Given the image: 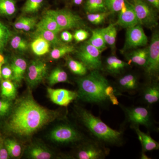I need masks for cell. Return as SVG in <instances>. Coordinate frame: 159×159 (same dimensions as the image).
Listing matches in <instances>:
<instances>
[{
    "label": "cell",
    "instance_id": "obj_43",
    "mask_svg": "<svg viewBox=\"0 0 159 159\" xmlns=\"http://www.w3.org/2000/svg\"><path fill=\"white\" fill-rule=\"evenodd\" d=\"M9 157V153L4 144V140L0 137V159H8Z\"/></svg>",
    "mask_w": 159,
    "mask_h": 159
},
{
    "label": "cell",
    "instance_id": "obj_35",
    "mask_svg": "<svg viewBox=\"0 0 159 159\" xmlns=\"http://www.w3.org/2000/svg\"><path fill=\"white\" fill-rule=\"evenodd\" d=\"M17 10L16 0H0V15L11 16Z\"/></svg>",
    "mask_w": 159,
    "mask_h": 159
},
{
    "label": "cell",
    "instance_id": "obj_15",
    "mask_svg": "<svg viewBox=\"0 0 159 159\" xmlns=\"http://www.w3.org/2000/svg\"><path fill=\"white\" fill-rule=\"evenodd\" d=\"M114 25L126 29L140 25L133 7L128 1L123 4L118 20Z\"/></svg>",
    "mask_w": 159,
    "mask_h": 159
},
{
    "label": "cell",
    "instance_id": "obj_48",
    "mask_svg": "<svg viewBox=\"0 0 159 159\" xmlns=\"http://www.w3.org/2000/svg\"><path fill=\"white\" fill-rule=\"evenodd\" d=\"M0 61L4 63H5V57L1 54V53H0Z\"/></svg>",
    "mask_w": 159,
    "mask_h": 159
},
{
    "label": "cell",
    "instance_id": "obj_9",
    "mask_svg": "<svg viewBox=\"0 0 159 159\" xmlns=\"http://www.w3.org/2000/svg\"><path fill=\"white\" fill-rule=\"evenodd\" d=\"M101 53L97 48L86 42L79 48L77 57L88 70L100 71L102 68Z\"/></svg>",
    "mask_w": 159,
    "mask_h": 159
},
{
    "label": "cell",
    "instance_id": "obj_23",
    "mask_svg": "<svg viewBox=\"0 0 159 159\" xmlns=\"http://www.w3.org/2000/svg\"><path fill=\"white\" fill-rule=\"evenodd\" d=\"M36 28L52 31L56 34L62 31L56 20L51 16L46 13L41 20L37 23Z\"/></svg>",
    "mask_w": 159,
    "mask_h": 159
},
{
    "label": "cell",
    "instance_id": "obj_8",
    "mask_svg": "<svg viewBox=\"0 0 159 159\" xmlns=\"http://www.w3.org/2000/svg\"><path fill=\"white\" fill-rule=\"evenodd\" d=\"M45 13L52 16L62 30L82 29L85 27L82 18L70 9H49Z\"/></svg>",
    "mask_w": 159,
    "mask_h": 159
},
{
    "label": "cell",
    "instance_id": "obj_16",
    "mask_svg": "<svg viewBox=\"0 0 159 159\" xmlns=\"http://www.w3.org/2000/svg\"><path fill=\"white\" fill-rule=\"evenodd\" d=\"M139 92L143 102L150 107L159 100V84L157 80H150L148 83L141 87Z\"/></svg>",
    "mask_w": 159,
    "mask_h": 159
},
{
    "label": "cell",
    "instance_id": "obj_34",
    "mask_svg": "<svg viewBox=\"0 0 159 159\" xmlns=\"http://www.w3.org/2000/svg\"><path fill=\"white\" fill-rule=\"evenodd\" d=\"M66 62L69 70L75 75L82 77L88 74V70L81 61L68 58Z\"/></svg>",
    "mask_w": 159,
    "mask_h": 159
},
{
    "label": "cell",
    "instance_id": "obj_26",
    "mask_svg": "<svg viewBox=\"0 0 159 159\" xmlns=\"http://www.w3.org/2000/svg\"><path fill=\"white\" fill-rule=\"evenodd\" d=\"M37 23L36 17L21 16L15 22L14 26L17 30L29 31L36 28Z\"/></svg>",
    "mask_w": 159,
    "mask_h": 159
},
{
    "label": "cell",
    "instance_id": "obj_7",
    "mask_svg": "<svg viewBox=\"0 0 159 159\" xmlns=\"http://www.w3.org/2000/svg\"><path fill=\"white\" fill-rule=\"evenodd\" d=\"M133 7L139 24L148 29H154L158 25L157 11L144 0H128Z\"/></svg>",
    "mask_w": 159,
    "mask_h": 159
},
{
    "label": "cell",
    "instance_id": "obj_12",
    "mask_svg": "<svg viewBox=\"0 0 159 159\" xmlns=\"http://www.w3.org/2000/svg\"><path fill=\"white\" fill-rule=\"evenodd\" d=\"M148 43V38L145 34L142 26L136 25L126 29L125 43L122 52L146 46Z\"/></svg>",
    "mask_w": 159,
    "mask_h": 159
},
{
    "label": "cell",
    "instance_id": "obj_38",
    "mask_svg": "<svg viewBox=\"0 0 159 159\" xmlns=\"http://www.w3.org/2000/svg\"><path fill=\"white\" fill-rule=\"evenodd\" d=\"M86 13L87 17L89 21L95 25L102 24L107 18L111 14L108 11L98 13Z\"/></svg>",
    "mask_w": 159,
    "mask_h": 159
},
{
    "label": "cell",
    "instance_id": "obj_49",
    "mask_svg": "<svg viewBox=\"0 0 159 159\" xmlns=\"http://www.w3.org/2000/svg\"><path fill=\"white\" fill-rule=\"evenodd\" d=\"M3 65H0V81L2 80V68Z\"/></svg>",
    "mask_w": 159,
    "mask_h": 159
},
{
    "label": "cell",
    "instance_id": "obj_29",
    "mask_svg": "<svg viewBox=\"0 0 159 159\" xmlns=\"http://www.w3.org/2000/svg\"><path fill=\"white\" fill-rule=\"evenodd\" d=\"M100 30L107 44L112 48H115L117 36V30L115 25L111 24L107 27L100 29Z\"/></svg>",
    "mask_w": 159,
    "mask_h": 159
},
{
    "label": "cell",
    "instance_id": "obj_47",
    "mask_svg": "<svg viewBox=\"0 0 159 159\" xmlns=\"http://www.w3.org/2000/svg\"><path fill=\"white\" fill-rule=\"evenodd\" d=\"M74 5L76 6H80L83 2L84 0H72Z\"/></svg>",
    "mask_w": 159,
    "mask_h": 159
},
{
    "label": "cell",
    "instance_id": "obj_1",
    "mask_svg": "<svg viewBox=\"0 0 159 159\" xmlns=\"http://www.w3.org/2000/svg\"><path fill=\"white\" fill-rule=\"evenodd\" d=\"M62 116L61 111L49 109L38 103L29 90L13 103L5 129L15 139L26 141Z\"/></svg>",
    "mask_w": 159,
    "mask_h": 159
},
{
    "label": "cell",
    "instance_id": "obj_2",
    "mask_svg": "<svg viewBox=\"0 0 159 159\" xmlns=\"http://www.w3.org/2000/svg\"><path fill=\"white\" fill-rule=\"evenodd\" d=\"M75 108L77 119L88 133L89 137L107 146L120 147L123 145V131L111 128L100 118L84 107L77 106Z\"/></svg>",
    "mask_w": 159,
    "mask_h": 159
},
{
    "label": "cell",
    "instance_id": "obj_17",
    "mask_svg": "<svg viewBox=\"0 0 159 159\" xmlns=\"http://www.w3.org/2000/svg\"><path fill=\"white\" fill-rule=\"evenodd\" d=\"M12 70V77L11 80L16 86L21 84L25 76L28 64L25 60L22 57L16 56L12 58L10 64Z\"/></svg>",
    "mask_w": 159,
    "mask_h": 159
},
{
    "label": "cell",
    "instance_id": "obj_31",
    "mask_svg": "<svg viewBox=\"0 0 159 159\" xmlns=\"http://www.w3.org/2000/svg\"><path fill=\"white\" fill-rule=\"evenodd\" d=\"M87 43L94 46L101 52L107 48V43L103 38L100 29L92 31V35Z\"/></svg>",
    "mask_w": 159,
    "mask_h": 159
},
{
    "label": "cell",
    "instance_id": "obj_10",
    "mask_svg": "<svg viewBox=\"0 0 159 159\" xmlns=\"http://www.w3.org/2000/svg\"><path fill=\"white\" fill-rule=\"evenodd\" d=\"M148 57L144 68L146 76L150 80H157L159 73V33L153 32L148 47Z\"/></svg>",
    "mask_w": 159,
    "mask_h": 159
},
{
    "label": "cell",
    "instance_id": "obj_45",
    "mask_svg": "<svg viewBox=\"0 0 159 159\" xmlns=\"http://www.w3.org/2000/svg\"><path fill=\"white\" fill-rule=\"evenodd\" d=\"M157 11H159V0H144Z\"/></svg>",
    "mask_w": 159,
    "mask_h": 159
},
{
    "label": "cell",
    "instance_id": "obj_20",
    "mask_svg": "<svg viewBox=\"0 0 159 159\" xmlns=\"http://www.w3.org/2000/svg\"><path fill=\"white\" fill-rule=\"evenodd\" d=\"M129 64L128 63L119 59L116 56H111L106 60L105 69L111 75L117 76L124 70Z\"/></svg>",
    "mask_w": 159,
    "mask_h": 159
},
{
    "label": "cell",
    "instance_id": "obj_27",
    "mask_svg": "<svg viewBox=\"0 0 159 159\" xmlns=\"http://www.w3.org/2000/svg\"><path fill=\"white\" fill-rule=\"evenodd\" d=\"M48 82L50 86H53L60 83L68 81V76L66 72L60 67L54 69L48 77Z\"/></svg>",
    "mask_w": 159,
    "mask_h": 159
},
{
    "label": "cell",
    "instance_id": "obj_3",
    "mask_svg": "<svg viewBox=\"0 0 159 159\" xmlns=\"http://www.w3.org/2000/svg\"><path fill=\"white\" fill-rule=\"evenodd\" d=\"M77 99L83 102L105 106L111 103L105 93L111 84L100 70L91 71L89 74L77 78Z\"/></svg>",
    "mask_w": 159,
    "mask_h": 159
},
{
    "label": "cell",
    "instance_id": "obj_21",
    "mask_svg": "<svg viewBox=\"0 0 159 159\" xmlns=\"http://www.w3.org/2000/svg\"><path fill=\"white\" fill-rule=\"evenodd\" d=\"M148 48L137 49L129 53L127 60L129 62L144 69L148 60Z\"/></svg>",
    "mask_w": 159,
    "mask_h": 159
},
{
    "label": "cell",
    "instance_id": "obj_40",
    "mask_svg": "<svg viewBox=\"0 0 159 159\" xmlns=\"http://www.w3.org/2000/svg\"><path fill=\"white\" fill-rule=\"evenodd\" d=\"M13 104L12 100L0 99V117L8 116L11 112Z\"/></svg>",
    "mask_w": 159,
    "mask_h": 159
},
{
    "label": "cell",
    "instance_id": "obj_37",
    "mask_svg": "<svg viewBox=\"0 0 159 159\" xmlns=\"http://www.w3.org/2000/svg\"><path fill=\"white\" fill-rule=\"evenodd\" d=\"M10 45L12 48L22 53L28 51L29 47L28 42L18 35L15 36L11 39Z\"/></svg>",
    "mask_w": 159,
    "mask_h": 159
},
{
    "label": "cell",
    "instance_id": "obj_24",
    "mask_svg": "<svg viewBox=\"0 0 159 159\" xmlns=\"http://www.w3.org/2000/svg\"><path fill=\"white\" fill-rule=\"evenodd\" d=\"M34 34L35 37H40L45 39L54 47L65 43L57 36V34L52 31L36 28Z\"/></svg>",
    "mask_w": 159,
    "mask_h": 159
},
{
    "label": "cell",
    "instance_id": "obj_28",
    "mask_svg": "<svg viewBox=\"0 0 159 159\" xmlns=\"http://www.w3.org/2000/svg\"><path fill=\"white\" fill-rule=\"evenodd\" d=\"M84 8L86 13H93L108 11L105 0H86Z\"/></svg>",
    "mask_w": 159,
    "mask_h": 159
},
{
    "label": "cell",
    "instance_id": "obj_18",
    "mask_svg": "<svg viewBox=\"0 0 159 159\" xmlns=\"http://www.w3.org/2000/svg\"><path fill=\"white\" fill-rule=\"evenodd\" d=\"M26 155L29 159H50L54 158L55 154L43 144L32 143L26 150Z\"/></svg>",
    "mask_w": 159,
    "mask_h": 159
},
{
    "label": "cell",
    "instance_id": "obj_19",
    "mask_svg": "<svg viewBox=\"0 0 159 159\" xmlns=\"http://www.w3.org/2000/svg\"><path fill=\"white\" fill-rule=\"evenodd\" d=\"M134 131L138 136L139 142L142 146V151L146 152L152 151L159 150V144L152 139L150 134L141 131L139 126L130 127Z\"/></svg>",
    "mask_w": 159,
    "mask_h": 159
},
{
    "label": "cell",
    "instance_id": "obj_42",
    "mask_svg": "<svg viewBox=\"0 0 159 159\" xmlns=\"http://www.w3.org/2000/svg\"><path fill=\"white\" fill-rule=\"evenodd\" d=\"M12 74V70L10 66L6 65L2 66V79L11 80Z\"/></svg>",
    "mask_w": 159,
    "mask_h": 159
},
{
    "label": "cell",
    "instance_id": "obj_36",
    "mask_svg": "<svg viewBox=\"0 0 159 159\" xmlns=\"http://www.w3.org/2000/svg\"><path fill=\"white\" fill-rule=\"evenodd\" d=\"M12 35L11 31L0 20V53L2 52Z\"/></svg>",
    "mask_w": 159,
    "mask_h": 159
},
{
    "label": "cell",
    "instance_id": "obj_32",
    "mask_svg": "<svg viewBox=\"0 0 159 159\" xmlns=\"http://www.w3.org/2000/svg\"><path fill=\"white\" fill-rule=\"evenodd\" d=\"M46 0H26L21 11L23 14H34L39 11L44 5Z\"/></svg>",
    "mask_w": 159,
    "mask_h": 159
},
{
    "label": "cell",
    "instance_id": "obj_5",
    "mask_svg": "<svg viewBox=\"0 0 159 159\" xmlns=\"http://www.w3.org/2000/svg\"><path fill=\"white\" fill-rule=\"evenodd\" d=\"M89 138L76 126L69 123H62L56 125L49 134L51 142L61 145H77Z\"/></svg>",
    "mask_w": 159,
    "mask_h": 159
},
{
    "label": "cell",
    "instance_id": "obj_14",
    "mask_svg": "<svg viewBox=\"0 0 159 159\" xmlns=\"http://www.w3.org/2000/svg\"><path fill=\"white\" fill-rule=\"evenodd\" d=\"M140 86L139 78L134 74H127L119 77L115 87L117 93L122 95V93L134 94L139 92Z\"/></svg>",
    "mask_w": 159,
    "mask_h": 159
},
{
    "label": "cell",
    "instance_id": "obj_11",
    "mask_svg": "<svg viewBox=\"0 0 159 159\" xmlns=\"http://www.w3.org/2000/svg\"><path fill=\"white\" fill-rule=\"evenodd\" d=\"M26 80L30 89H34L41 83L47 77L48 66L40 60L32 61L28 66Z\"/></svg>",
    "mask_w": 159,
    "mask_h": 159
},
{
    "label": "cell",
    "instance_id": "obj_13",
    "mask_svg": "<svg viewBox=\"0 0 159 159\" xmlns=\"http://www.w3.org/2000/svg\"><path fill=\"white\" fill-rule=\"evenodd\" d=\"M47 93L51 101L60 106L67 107L77 99L76 91L64 89L47 88Z\"/></svg>",
    "mask_w": 159,
    "mask_h": 159
},
{
    "label": "cell",
    "instance_id": "obj_46",
    "mask_svg": "<svg viewBox=\"0 0 159 159\" xmlns=\"http://www.w3.org/2000/svg\"><path fill=\"white\" fill-rule=\"evenodd\" d=\"M140 159H150V157H148L146 154V152H141V156H140Z\"/></svg>",
    "mask_w": 159,
    "mask_h": 159
},
{
    "label": "cell",
    "instance_id": "obj_6",
    "mask_svg": "<svg viewBox=\"0 0 159 159\" xmlns=\"http://www.w3.org/2000/svg\"><path fill=\"white\" fill-rule=\"evenodd\" d=\"M76 146L74 154L76 159H104L110 152L108 146L90 137Z\"/></svg>",
    "mask_w": 159,
    "mask_h": 159
},
{
    "label": "cell",
    "instance_id": "obj_22",
    "mask_svg": "<svg viewBox=\"0 0 159 159\" xmlns=\"http://www.w3.org/2000/svg\"><path fill=\"white\" fill-rule=\"evenodd\" d=\"M50 44L45 39L40 37H35L30 47L32 52L38 56H43L49 53L50 51Z\"/></svg>",
    "mask_w": 159,
    "mask_h": 159
},
{
    "label": "cell",
    "instance_id": "obj_50",
    "mask_svg": "<svg viewBox=\"0 0 159 159\" xmlns=\"http://www.w3.org/2000/svg\"><path fill=\"white\" fill-rule=\"evenodd\" d=\"M64 1H69V0H64Z\"/></svg>",
    "mask_w": 159,
    "mask_h": 159
},
{
    "label": "cell",
    "instance_id": "obj_44",
    "mask_svg": "<svg viewBox=\"0 0 159 159\" xmlns=\"http://www.w3.org/2000/svg\"><path fill=\"white\" fill-rule=\"evenodd\" d=\"M73 35L68 31H64L61 34V39L63 42L70 43L73 40Z\"/></svg>",
    "mask_w": 159,
    "mask_h": 159
},
{
    "label": "cell",
    "instance_id": "obj_39",
    "mask_svg": "<svg viewBox=\"0 0 159 159\" xmlns=\"http://www.w3.org/2000/svg\"><path fill=\"white\" fill-rule=\"evenodd\" d=\"M128 0H105L107 9L111 13L119 12L124 3Z\"/></svg>",
    "mask_w": 159,
    "mask_h": 159
},
{
    "label": "cell",
    "instance_id": "obj_41",
    "mask_svg": "<svg viewBox=\"0 0 159 159\" xmlns=\"http://www.w3.org/2000/svg\"><path fill=\"white\" fill-rule=\"evenodd\" d=\"M89 36V34L88 31L84 29H78L74 32L73 37L77 43L84 41L87 39Z\"/></svg>",
    "mask_w": 159,
    "mask_h": 159
},
{
    "label": "cell",
    "instance_id": "obj_25",
    "mask_svg": "<svg viewBox=\"0 0 159 159\" xmlns=\"http://www.w3.org/2000/svg\"><path fill=\"white\" fill-rule=\"evenodd\" d=\"M1 96L3 99L13 100L17 95L16 86L9 80H4L1 83Z\"/></svg>",
    "mask_w": 159,
    "mask_h": 159
},
{
    "label": "cell",
    "instance_id": "obj_33",
    "mask_svg": "<svg viewBox=\"0 0 159 159\" xmlns=\"http://www.w3.org/2000/svg\"><path fill=\"white\" fill-rule=\"evenodd\" d=\"M75 51V49L74 46L66 43L54 47L50 53V57L52 59H59L67 54L74 52Z\"/></svg>",
    "mask_w": 159,
    "mask_h": 159
},
{
    "label": "cell",
    "instance_id": "obj_30",
    "mask_svg": "<svg viewBox=\"0 0 159 159\" xmlns=\"http://www.w3.org/2000/svg\"><path fill=\"white\" fill-rule=\"evenodd\" d=\"M4 144L10 157L18 158L21 156L22 149L16 140L8 138L4 140Z\"/></svg>",
    "mask_w": 159,
    "mask_h": 159
},
{
    "label": "cell",
    "instance_id": "obj_4",
    "mask_svg": "<svg viewBox=\"0 0 159 159\" xmlns=\"http://www.w3.org/2000/svg\"><path fill=\"white\" fill-rule=\"evenodd\" d=\"M120 107L124 112L125 117L124 122L133 126H145L149 130L158 129L156 126L157 122L154 119L150 107L125 106L119 103Z\"/></svg>",
    "mask_w": 159,
    "mask_h": 159
}]
</instances>
